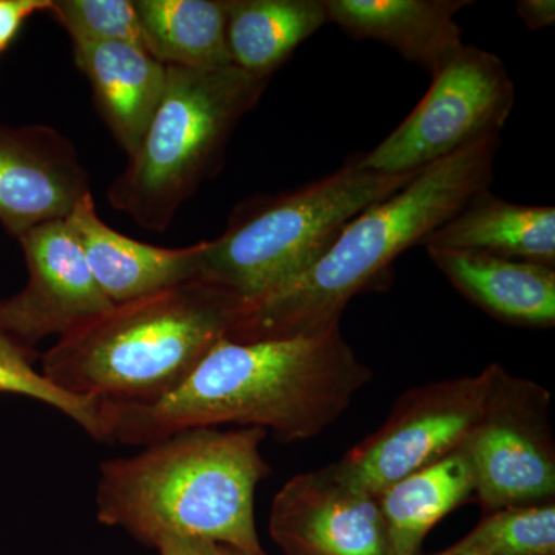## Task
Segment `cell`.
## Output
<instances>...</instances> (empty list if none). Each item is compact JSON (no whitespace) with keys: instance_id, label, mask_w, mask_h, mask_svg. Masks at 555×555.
Masks as SVG:
<instances>
[{"instance_id":"1","label":"cell","mask_w":555,"mask_h":555,"mask_svg":"<svg viewBox=\"0 0 555 555\" xmlns=\"http://www.w3.org/2000/svg\"><path fill=\"white\" fill-rule=\"evenodd\" d=\"M371 379L341 326L287 338H224L166 397L101 401L105 441L147 447L192 427L222 425L305 441L334 425Z\"/></svg>"},{"instance_id":"2","label":"cell","mask_w":555,"mask_h":555,"mask_svg":"<svg viewBox=\"0 0 555 555\" xmlns=\"http://www.w3.org/2000/svg\"><path fill=\"white\" fill-rule=\"evenodd\" d=\"M500 133L430 164L392 196L353 218L310 268L262 297L241 302L229 339L255 341L312 335L339 326L350 299L396 258L491 188Z\"/></svg>"},{"instance_id":"3","label":"cell","mask_w":555,"mask_h":555,"mask_svg":"<svg viewBox=\"0 0 555 555\" xmlns=\"http://www.w3.org/2000/svg\"><path fill=\"white\" fill-rule=\"evenodd\" d=\"M268 430L192 427L142 452L102 463L98 518L155 546L164 537L210 540L266 555L255 524V492L270 469Z\"/></svg>"},{"instance_id":"4","label":"cell","mask_w":555,"mask_h":555,"mask_svg":"<svg viewBox=\"0 0 555 555\" xmlns=\"http://www.w3.org/2000/svg\"><path fill=\"white\" fill-rule=\"evenodd\" d=\"M243 299L204 280L113 305L62 335L40 372L68 396L150 403L177 389L228 338Z\"/></svg>"},{"instance_id":"5","label":"cell","mask_w":555,"mask_h":555,"mask_svg":"<svg viewBox=\"0 0 555 555\" xmlns=\"http://www.w3.org/2000/svg\"><path fill=\"white\" fill-rule=\"evenodd\" d=\"M361 160L363 155L353 156L341 169L305 188L241 204L221 236L203 241L199 280L243 301L262 297L305 272L353 218L422 171L379 173Z\"/></svg>"},{"instance_id":"6","label":"cell","mask_w":555,"mask_h":555,"mask_svg":"<svg viewBox=\"0 0 555 555\" xmlns=\"http://www.w3.org/2000/svg\"><path fill=\"white\" fill-rule=\"evenodd\" d=\"M268 83L235 65L167 67L163 100L137 152L109 185V206L142 229L166 232L182 204L221 169L233 130Z\"/></svg>"},{"instance_id":"7","label":"cell","mask_w":555,"mask_h":555,"mask_svg":"<svg viewBox=\"0 0 555 555\" xmlns=\"http://www.w3.org/2000/svg\"><path fill=\"white\" fill-rule=\"evenodd\" d=\"M514 101L516 89L502 60L465 46L434 76L411 115L361 163L387 175L426 169L477 139L500 133Z\"/></svg>"},{"instance_id":"8","label":"cell","mask_w":555,"mask_h":555,"mask_svg":"<svg viewBox=\"0 0 555 555\" xmlns=\"http://www.w3.org/2000/svg\"><path fill=\"white\" fill-rule=\"evenodd\" d=\"M495 364L477 375L438 379L398 398L379 429L349 449L338 473L378 496L390 485L463 448L483 412Z\"/></svg>"},{"instance_id":"9","label":"cell","mask_w":555,"mask_h":555,"mask_svg":"<svg viewBox=\"0 0 555 555\" xmlns=\"http://www.w3.org/2000/svg\"><path fill=\"white\" fill-rule=\"evenodd\" d=\"M462 449L485 514L554 500L550 390L495 364L483 412Z\"/></svg>"},{"instance_id":"10","label":"cell","mask_w":555,"mask_h":555,"mask_svg":"<svg viewBox=\"0 0 555 555\" xmlns=\"http://www.w3.org/2000/svg\"><path fill=\"white\" fill-rule=\"evenodd\" d=\"M270 535L284 555H393L377 496L346 481L334 463L278 491Z\"/></svg>"},{"instance_id":"11","label":"cell","mask_w":555,"mask_h":555,"mask_svg":"<svg viewBox=\"0 0 555 555\" xmlns=\"http://www.w3.org/2000/svg\"><path fill=\"white\" fill-rule=\"evenodd\" d=\"M28 281L0 301V326L22 345L68 334L112 308L91 275L82 248L65 219L28 230L17 238Z\"/></svg>"},{"instance_id":"12","label":"cell","mask_w":555,"mask_h":555,"mask_svg":"<svg viewBox=\"0 0 555 555\" xmlns=\"http://www.w3.org/2000/svg\"><path fill=\"white\" fill-rule=\"evenodd\" d=\"M89 193V171L64 134L0 126V222L11 235L62 221Z\"/></svg>"},{"instance_id":"13","label":"cell","mask_w":555,"mask_h":555,"mask_svg":"<svg viewBox=\"0 0 555 555\" xmlns=\"http://www.w3.org/2000/svg\"><path fill=\"white\" fill-rule=\"evenodd\" d=\"M65 222L82 248L91 275L112 305L199 280L203 241L190 247L166 248L129 238L102 221L93 193L76 204Z\"/></svg>"},{"instance_id":"14","label":"cell","mask_w":555,"mask_h":555,"mask_svg":"<svg viewBox=\"0 0 555 555\" xmlns=\"http://www.w3.org/2000/svg\"><path fill=\"white\" fill-rule=\"evenodd\" d=\"M466 0H324L328 22L353 39H374L436 76L465 47L454 17Z\"/></svg>"},{"instance_id":"15","label":"cell","mask_w":555,"mask_h":555,"mask_svg":"<svg viewBox=\"0 0 555 555\" xmlns=\"http://www.w3.org/2000/svg\"><path fill=\"white\" fill-rule=\"evenodd\" d=\"M73 54L102 120L130 158L163 100L166 65L129 42L73 43Z\"/></svg>"},{"instance_id":"16","label":"cell","mask_w":555,"mask_h":555,"mask_svg":"<svg viewBox=\"0 0 555 555\" xmlns=\"http://www.w3.org/2000/svg\"><path fill=\"white\" fill-rule=\"evenodd\" d=\"M436 268L486 313L525 327H554L555 268L480 254L426 248Z\"/></svg>"},{"instance_id":"17","label":"cell","mask_w":555,"mask_h":555,"mask_svg":"<svg viewBox=\"0 0 555 555\" xmlns=\"http://www.w3.org/2000/svg\"><path fill=\"white\" fill-rule=\"evenodd\" d=\"M420 246L480 251L555 268V208L507 203L483 190Z\"/></svg>"},{"instance_id":"18","label":"cell","mask_w":555,"mask_h":555,"mask_svg":"<svg viewBox=\"0 0 555 555\" xmlns=\"http://www.w3.org/2000/svg\"><path fill=\"white\" fill-rule=\"evenodd\" d=\"M225 13L232 64L264 79L328 22L324 0H225Z\"/></svg>"},{"instance_id":"19","label":"cell","mask_w":555,"mask_h":555,"mask_svg":"<svg viewBox=\"0 0 555 555\" xmlns=\"http://www.w3.org/2000/svg\"><path fill=\"white\" fill-rule=\"evenodd\" d=\"M142 47L166 67L233 65L225 0H133Z\"/></svg>"},{"instance_id":"20","label":"cell","mask_w":555,"mask_h":555,"mask_svg":"<svg viewBox=\"0 0 555 555\" xmlns=\"http://www.w3.org/2000/svg\"><path fill=\"white\" fill-rule=\"evenodd\" d=\"M476 492L473 467L463 449L415 470L377 496L393 555H416L441 520Z\"/></svg>"},{"instance_id":"21","label":"cell","mask_w":555,"mask_h":555,"mask_svg":"<svg viewBox=\"0 0 555 555\" xmlns=\"http://www.w3.org/2000/svg\"><path fill=\"white\" fill-rule=\"evenodd\" d=\"M451 555H555V503H528L485 514Z\"/></svg>"},{"instance_id":"22","label":"cell","mask_w":555,"mask_h":555,"mask_svg":"<svg viewBox=\"0 0 555 555\" xmlns=\"http://www.w3.org/2000/svg\"><path fill=\"white\" fill-rule=\"evenodd\" d=\"M35 350L0 326V392L17 393L49 404L82 427L94 440L105 441L101 401L68 396L36 369Z\"/></svg>"},{"instance_id":"23","label":"cell","mask_w":555,"mask_h":555,"mask_svg":"<svg viewBox=\"0 0 555 555\" xmlns=\"http://www.w3.org/2000/svg\"><path fill=\"white\" fill-rule=\"evenodd\" d=\"M49 13L73 43L129 42L144 49L133 0H51Z\"/></svg>"},{"instance_id":"24","label":"cell","mask_w":555,"mask_h":555,"mask_svg":"<svg viewBox=\"0 0 555 555\" xmlns=\"http://www.w3.org/2000/svg\"><path fill=\"white\" fill-rule=\"evenodd\" d=\"M51 0H0V54L20 33L22 24L39 13L49 11Z\"/></svg>"},{"instance_id":"25","label":"cell","mask_w":555,"mask_h":555,"mask_svg":"<svg viewBox=\"0 0 555 555\" xmlns=\"http://www.w3.org/2000/svg\"><path fill=\"white\" fill-rule=\"evenodd\" d=\"M155 546L160 555H244L221 543L193 537H164Z\"/></svg>"},{"instance_id":"26","label":"cell","mask_w":555,"mask_h":555,"mask_svg":"<svg viewBox=\"0 0 555 555\" xmlns=\"http://www.w3.org/2000/svg\"><path fill=\"white\" fill-rule=\"evenodd\" d=\"M517 13L531 30H542L555 22L554 0H521L517 3Z\"/></svg>"},{"instance_id":"27","label":"cell","mask_w":555,"mask_h":555,"mask_svg":"<svg viewBox=\"0 0 555 555\" xmlns=\"http://www.w3.org/2000/svg\"><path fill=\"white\" fill-rule=\"evenodd\" d=\"M434 555H451V554H447V553H444V551H441V553L434 554Z\"/></svg>"}]
</instances>
